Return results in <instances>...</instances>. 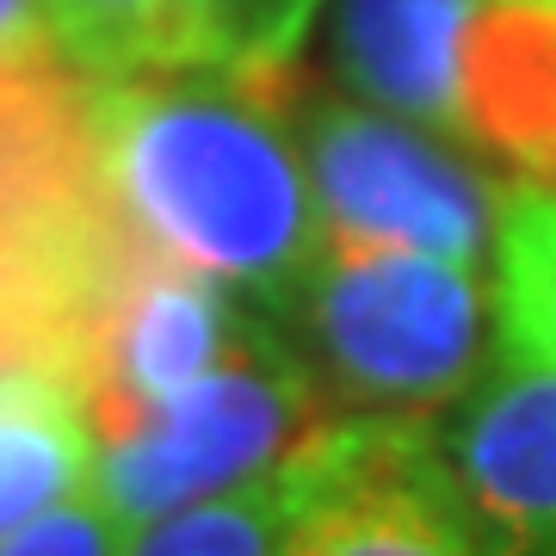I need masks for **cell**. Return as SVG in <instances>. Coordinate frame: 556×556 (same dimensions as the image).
<instances>
[{"label": "cell", "instance_id": "obj_12", "mask_svg": "<svg viewBox=\"0 0 556 556\" xmlns=\"http://www.w3.org/2000/svg\"><path fill=\"white\" fill-rule=\"evenodd\" d=\"M501 346L556 365V186H514L495 248Z\"/></svg>", "mask_w": 556, "mask_h": 556}, {"label": "cell", "instance_id": "obj_11", "mask_svg": "<svg viewBox=\"0 0 556 556\" xmlns=\"http://www.w3.org/2000/svg\"><path fill=\"white\" fill-rule=\"evenodd\" d=\"M50 20L80 80L199 68V43L179 0H50Z\"/></svg>", "mask_w": 556, "mask_h": 556}, {"label": "cell", "instance_id": "obj_14", "mask_svg": "<svg viewBox=\"0 0 556 556\" xmlns=\"http://www.w3.org/2000/svg\"><path fill=\"white\" fill-rule=\"evenodd\" d=\"M278 532H285V464L236 495L137 532L130 556H278Z\"/></svg>", "mask_w": 556, "mask_h": 556}, {"label": "cell", "instance_id": "obj_7", "mask_svg": "<svg viewBox=\"0 0 556 556\" xmlns=\"http://www.w3.org/2000/svg\"><path fill=\"white\" fill-rule=\"evenodd\" d=\"M433 445L482 556H556V365L501 346Z\"/></svg>", "mask_w": 556, "mask_h": 556}, {"label": "cell", "instance_id": "obj_6", "mask_svg": "<svg viewBox=\"0 0 556 556\" xmlns=\"http://www.w3.org/2000/svg\"><path fill=\"white\" fill-rule=\"evenodd\" d=\"M273 334L278 321L241 291H229L223 278L192 273L155 248H137L87 328V353H80L87 415L100 427L137 402L174 396L186 383L236 365L241 353L266 346Z\"/></svg>", "mask_w": 556, "mask_h": 556}, {"label": "cell", "instance_id": "obj_5", "mask_svg": "<svg viewBox=\"0 0 556 556\" xmlns=\"http://www.w3.org/2000/svg\"><path fill=\"white\" fill-rule=\"evenodd\" d=\"M278 556H482L452 501L433 420H321L285 457Z\"/></svg>", "mask_w": 556, "mask_h": 556}, {"label": "cell", "instance_id": "obj_1", "mask_svg": "<svg viewBox=\"0 0 556 556\" xmlns=\"http://www.w3.org/2000/svg\"><path fill=\"white\" fill-rule=\"evenodd\" d=\"M291 100L298 80L229 68L87 80V142L124 229L266 316L298 298L328 241Z\"/></svg>", "mask_w": 556, "mask_h": 556}, {"label": "cell", "instance_id": "obj_2", "mask_svg": "<svg viewBox=\"0 0 556 556\" xmlns=\"http://www.w3.org/2000/svg\"><path fill=\"white\" fill-rule=\"evenodd\" d=\"M273 321L334 415L433 420L501 358L489 266L334 229Z\"/></svg>", "mask_w": 556, "mask_h": 556}, {"label": "cell", "instance_id": "obj_15", "mask_svg": "<svg viewBox=\"0 0 556 556\" xmlns=\"http://www.w3.org/2000/svg\"><path fill=\"white\" fill-rule=\"evenodd\" d=\"M130 538L137 532L93 489H80L62 507H50L43 519H31L25 532L7 538L0 556H130Z\"/></svg>", "mask_w": 556, "mask_h": 556}, {"label": "cell", "instance_id": "obj_10", "mask_svg": "<svg viewBox=\"0 0 556 556\" xmlns=\"http://www.w3.org/2000/svg\"><path fill=\"white\" fill-rule=\"evenodd\" d=\"M93 415L80 383L43 358H0V544L93 489Z\"/></svg>", "mask_w": 556, "mask_h": 556}, {"label": "cell", "instance_id": "obj_8", "mask_svg": "<svg viewBox=\"0 0 556 556\" xmlns=\"http://www.w3.org/2000/svg\"><path fill=\"white\" fill-rule=\"evenodd\" d=\"M457 142L556 186V0H477L457 43Z\"/></svg>", "mask_w": 556, "mask_h": 556}, {"label": "cell", "instance_id": "obj_4", "mask_svg": "<svg viewBox=\"0 0 556 556\" xmlns=\"http://www.w3.org/2000/svg\"><path fill=\"white\" fill-rule=\"evenodd\" d=\"M298 142L334 236L396 241L464 266H489L514 186L489 179L445 130L378 112L353 93H298Z\"/></svg>", "mask_w": 556, "mask_h": 556}, {"label": "cell", "instance_id": "obj_16", "mask_svg": "<svg viewBox=\"0 0 556 556\" xmlns=\"http://www.w3.org/2000/svg\"><path fill=\"white\" fill-rule=\"evenodd\" d=\"M0 75H75L50 0H0Z\"/></svg>", "mask_w": 556, "mask_h": 556}, {"label": "cell", "instance_id": "obj_9", "mask_svg": "<svg viewBox=\"0 0 556 556\" xmlns=\"http://www.w3.org/2000/svg\"><path fill=\"white\" fill-rule=\"evenodd\" d=\"M477 0H328L321 43L353 100L457 137V43Z\"/></svg>", "mask_w": 556, "mask_h": 556}, {"label": "cell", "instance_id": "obj_13", "mask_svg": "<svg viewBox=\"0 0 556 556\" xmlns=\"http://www.w3.org/2000/svg\"><path fill=\"white\" fill-rule=\"evenodd\" d=\"M328 0H179L199 43V68L254 80H298V56Z\"/></svg>", "mask_w": 556, "mask_h": 556}, {"label": "cell", "instance_id": "obj_3", "mask_svg": "<svg viewBox=\"0 0 556 556\" xmlns=\"http://www.w3.org/2000/svg\"><path fill=\"white\" fill-rule=\"evenodd\" d=\"M321 390L298 365V353L273 334L266 346L241 353L211 378L186 383L174 396L137 402L124 415L100 420V457H93V495L130 526L149 532L161 519H179L273 477L321 420Z\"/></svg>", "mask_w": 556, "mask_h": 556}]
</instances>
